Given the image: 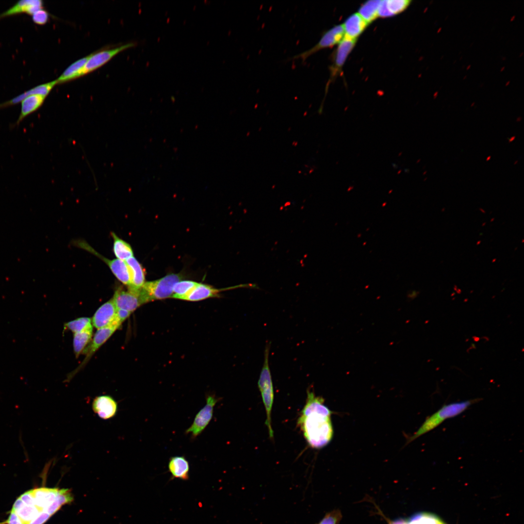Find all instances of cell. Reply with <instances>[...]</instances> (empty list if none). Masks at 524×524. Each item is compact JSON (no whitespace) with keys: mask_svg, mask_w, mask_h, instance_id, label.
Segmentation results:
<instances>
[{"mask_svg":"<svg viewBox=\"0 0 524 524\" xmlns=\"http://www.w3.org/2000/svg\"><path fill=\"white\" fill-rule=\"evenodd\" d=\"M75 245L78 247L83 249L95 255L103 261L109 267L116 278L124 285L129 286L131 283V277L129 269L126 262L115 259H108L95 250L88 243L84 241H77Z\"/></svg>","mask_w":524,"mask_h":524,"instance_id":"cell-8","label":"cell"},{"mask_svg":"<svg viewBox=\"0 0 524 524\" xmlns=\"http://www.w3.org/2000/svg\"><path fill=\"white\" fill-rule=\"evenodd\" d=\"M56 84H57V82L56 80H55L47 83L37 85L10 100L0 103V109L18 104L21 102L25 98L32 95L37 94L47 97Z\"/></svg>","mask_w":524,"mask_h":524,"instance_id":"cell-16","label":"cell"},{"mask_svg":"<svg viewBox=\"0 0 524 524\" xmlns=\"http://www.w3.org/2000/svg\"><path fill=\"white\" fill-rule=\"evenodd\" d=\"M220 400L213 394L206 396V403L196 413L193 422L186 430L185 434H190L191 438L195 439L204 430L212 420L214 408Z\"/></svg>","mask_w":524,"mask_h":524,"instance_id":"cell-5","label":"cell"},{"mask_svg":"<svg viewBox=\"0 0 524 524\" xmlns=\"http://www.w3.org/2000/svg\"><path fill=\"white\" fill-rule=\"evenodd\" d=\"M44 8L41 0H21L17 1L7 10L0 14V19L16 15L25 13L32 16L36 11Z\"/></svg>","mask_w":524,"mask_h":524,"instance_id":"cell-14","label":"cell"},{"mask_svg":"<svg viewBox=\"0 0 524 524\" xmlns=\"http://www.w3.org/2000/svg\"><path fill=\"white\" fill-rule=\"evenodd\" d=\"M270 343L268 342L264 350V360L261 372L258 385L261 393L263 403L266 413L265 424L268 428L269 435L273 439V430L271 425V411L274 401V390L272 377L269 365V355Z\"/></svg>","mask_w":524,"mask_h":524,"instance_id":"cell-3","label":"cell"},{"mask_svg":"<svg viewBox=\"0 0 524 524\" xmlns=\"http://www.w3.org/2000/svg\"><path fill=\"white\" fill-rule=\"evenodd\" d=\"M380 2L379 0H368L362 4L358 11V14L369 25L378 17V8Z\"/></svg>","mask_w":524,"mask_h":524,"instance_id":"cell-25","label":"cell"},{"mask_svg":"<svg viewBox=\"0 0 524 524\" xmlns=\"http://www.w3.org/2000/svg\"><path fill=\"white\" fill-rule=\"evenodd\" d=\"M90 54L81 58L71 64L57 79L58 84L66 82L82 76V70Z\"/></svg>","mask_w":524,"mask_h":524,"instance_id":"cell-23","label":"cell"},{"mask_svg":"<svg viewBox=\"0 0 524 524\" xmlns=\"http://www.w3.org/2000/svg\"><path fill=\"white\" fill-rule=\"evenodd\" d=\"M12 510L17 515L24 524H29L40 513L45 512L35 505L29 506L24 504L19 497L15 502Z\"/></svg>","mask_w":524,"mask_h":524,"instance_id":"cell-21","label":"cell"},{"mask_svg":"<svg viewBox=\"0 0 524 524\" xmlns=\"http://www.w3.org/2000/svg\"><path fill=\"white\" fill-rule=\"evenodd\" d=\"M181 278L180 274H171L156 280L145 282L140 289L144 304L172 297L174 286Z\"/></svg>","mask_w":524,"mask_h":524,"instance_id":"cell-4","label":"cell"},{"mask_svg":"<svg viewBox=\"0 0 524 524\" xmlns=\"http://www.w3.org/2000/svg\"><path fill=\"white\" fill-rule=\"evenodd\" d=\"M120 326L113 322L112 325L108 327L98 329L89 345L83 350L85 353V357L79 369L81 368L88 361L95 352L105 343L116 330L119 328Z\"/></svg>","mask_w":524,"mask_h":524,"instance_id":"cell-11","label":"cell"},{"mask_svg":"<svg viewBox=\"0 0 524 524\" xmlns=\"http://www.w3.org/2000/svg\"><path fill=\"white\" fill-rule=\"evenodd\" d=\"M51 516L46 512H42L38 514L34 519L31 521L29 524H43L46 522Z\"/></svg>","mask_w":524,"mask_h":524,"instance_id":"cell-33","label":"cell"},{"mask_svg":"<svg viewBox=\"0 0 524 524\" xmlns=\"http://www.w3.org/2000/svg\"><path fill=\"white\" fill-rule=\"evenodd\" d=\"M93 335V327L82 331L74 333L73 348L77 358L90 342Z\"/></svg>","mask_w":524,"mask_h":524,"instance_id":"cell-26","label":"cell"},{"mask_svg":"<svg viewBox=\"0 0 524 524\" xmlns=\"http://www.w3.org/2000/svg\"><path fill=\"white\" fill-rule=\"evenodd\" d=\"M408 523L409 524H444L438 518L427 513L416 515L411 518Z\"/></svg>","mask_w":524,"mask_h":524,"instance_id":"cell-29","label":"cell"},{"mask_svg":"<svg viewBox=\"0 0 524 524\" xmlns=\"http://www.w3.org/2000/svg\"><path fill=\"white\" fill-rule=\"evenodd\" d=\"M92 408L94 411L101 418L108 419L116 414L117 405L116 401L112 397L102 395L94 399Z\"/></svg>","mask_w":524,"mask_h":524,"instance_id":"cell-13","label":"cell"},{"mask_svg":"<svg viewBox=\"0 0 524 524\" xmlns=\"http://www.w3.org/2000/svg\"><path fill=\"white\" fill-rule=\"evenodd\" d=\"M331 414V411L324 404L323 398L316 396L308 389L306 402L297 424L311 447L321 448L332 439L333 429Z\"/></svg>","mask_w":524,"mask_h":524,"instance_id":"cell-1","label":"cell"},{"mask_svg":"<svg viewBox=\"0 0 524 524\" xmlns=\"http://www.w3.org/2000/svg\"><path fill=\"white\" fill-rule=\"evenodd\" d=\"M220 291L213 287L198 283L181 300L198 301L218 295Z\"/></svg>","mask_w":524,"mask_h":524,"instance_id":"cell-22","label":"cell"},{"mask_svg":"<svg viewBox=\"0 0 524 524\" xmlns=\"http://www.w3.org/2000/svg\"><path fill=\"white\" fill-rule=\"evenodd\" d=\"M198 283L188 280H180L177 282L173 287V294L172 297L181 299Z\"/></svg>","mask_w":524,"mask_h":524,"instance_id":"cell-27","label":"cell"},{"mask_svg":"<svg viewBox=\"0 0 524 524\" xmlns=\"http://www.w3.org/2000/svg\"><path fill=\"white\" fill-rule=\"evenodd\" d=\"M116 311L112 299H110L97 310L92 318V325L98 329L112 325L115 319Z\"/></svg>","mask_w":524,"mask_h":524,"instance_id":"cell-12","label":"cell"},{"mask_svg":"<svg viewBox=\"0 0 524 524\" xmlns=\"http://www.w3.org/2000/svg\"><path fill=\"white\" fill-rule=\"evenodd\" d=\"M411 2L409 0H380L378 17H387L397 15L405 10Z\"/></svg>","mask_w":524,"mask_h":524,"instance_id":"cell-19","label":"cell"},{"mask_svg":"<svg viewBox=\"0 0 524 524\" xmlns=\"http://www.w3.org/2000/svg\"><path fill=\"white\" fill-rule=\"evenodd\" d=\"M33 21L38 25H43L46 24L49 19V14L44 8L35 12L32 16Z\"/></svg>","mask_w":524,"mask_h":524,"instance_id":"cell-31","label":"cell"},{"mask_svg":"<svg viewBox=\"0 0 524 524\" xmlns=\"http://www.w3.org/2000/svg\"><path fill=\"white\" fill-rule=\"evenodd\" d=\"M343 25L344 37L352 40H357L368 24L358 13H356L348 16Z\"/></svg>","mask_w":524,"mask_h":524,"instance_id":"cell-15","label":"cell"},{"mask_svg":"<svg viewBox=\"0 0 524 524\" xmlns=\"http://www.w3.org/2000/svg\"><path fill=\"white\" fill-rule=\"evenodd\" d=\"M481 400V398H477L444 404L426 419L418 430L410 438V441L432 430L447 419L460 415L473 404Z\"/></svg>","mask_w":524,"mask_h":524,"instance_id":"cell-2","label":"cell"},{"mask_svg":"<svg viewBox=\"0 0 524 524\" xmlns=\"http://www.w3.org/2000/svg\"><path fill=\"white\" fill-rule=\"evenodd\" d=\"M341 519V512L336 509L326 514L317 524H339Z\"/></svg>","mask_w":524,"mask_h":524,"instance_id":"cell-30","label":"cell"},{"mask_svg":"<svg viewBox=\"0 0 524 524\" xmlns=\"http://www.w3.org/2000/svg\"><path fill=\"white\" fill-rule=\"evenodd\" d=\"M356 42L357 40H352L344 37L338 44L332 55V64L329 67L330 76L326 84V94L330 84L334 81L339 74H341L342 67L355 46Z\"/></svg>","mask_w":524,"mask_h":524,"instance_id":"cell-6","label":"cell"},{"mask_svg":"<svg viewBox=\"0 0 524 524\" xmlns=\"http://www.w3.org/2000/svg\"><path fill=\"white\" fill-rule=\"evenodd\" d=\"M19 497L25 505L29 506L35 505L32 490L24 492Z\"/></svg>","mask_w":524,"mask_h":524,"instance_id":"cell-32","label":"cell"},{"mask_svg":"<svg viewBox=\"0 0 524 524\" xmlns=\"http://www.w3.org/2000/svg\"><path fill=\"white\" fill-rule=\"evenodd\" d=\"M129 269L131 283L128 288L140 290L145 283V271L138 261L133 256L125 261Z\"/></svg>","mask_w":524,"mask_h":524,"instance_id":"cell-18","label":"cell"},{"mask_svg":"<svg viewBox=\"0 0 524 524\" xmlns=\"http://www.w3.org/2000/svg\"><path fill=\"white\" fill-rule=\"evenodd\" d=\"M7 524H24L17 515L11 510L7 520Z\"/></svg>","mask_w":524,"mask_h":524,"instance_id":"cell-35","label":"cell"},{"mask_svg":"<svg viewBox=\"0 0 524 524\" xmlns=\"http://www.w3.org/2000/svg\"><path fill=\"white\" fill-rule=\"evenodd\" d=\"M112 299L117 310H123L131 313L144 304L140 289L133 290L128 288L126 291L119 287L115 291Z\"/></svg>","mask_w":524,"mask_h":524,"instance_id":"cell-10","label":"cell"},{"mask_svg":"<svg viewBox=\"0 0 524 524\" xmlns=\"http://www.w3.org/2000/svg\"><path fill=\"white\" fill-rule=\"evenodd\" d=\"M46 98L37 94L25 98L21 102L20 113L14 125H18L25 117L37 110L43 104Z\"/></svg>","mask_w":524,"mask_h":524,"instance_id":"cell-20","label":"cell"},{"mask_svg":"<svg viewBox=\"0 0 524 524\" xmlns=\"http://www.w3.org/2000/svg\"><path fill=\"white\" fill-rule=\"evenodd\" d=\"M168 471L171 479H189L190 465L189 461L183 456H177L170 458L168 463Z\"/></svg>","mask_w":524,"mask_h":524,"instance_id":"cell-17","label":"cell"},{"mask_svg":"<svg viewBox=\"0 0 524 524\" xmlns=\"http://www.w3.org/2000/svg\"><path fill=\"white\" fill-rule=\"evenodd\" d=\"M65 326L73 333H76L90 328L93 327V325L89 318L81 317L68 322Z\"/></svg>","mask_w":524,"mask_h":524,"instance_id":"cell-28","label":"cell"},{"mask_svg":"<svg viewBox=\"0 0 524 524\" xmlns=\"http://www.w3.org/2000/svg\"><path fill=\"white\" fill-rule=\"evenodd\" d=\"M344 37V32L343 24L336 25L326 31L314 46L296 55L294 58L305 61L311 55L321 49L330 48L338 44Z\"/></svg>","mask_w":524,"mask_h":524,"instance_id":"cell-7","label":"cell"},{"mask_svg":"<svg viewBox=\"0 0 524 524\" xmlns=\"http://www.w3.org/2000/svg\"><path fill=\"white\" fill-rule=\"evenodd\" d=\"M391 524H408V522L407 521L400 519V520H398L397 521H395L394 522H392V523Z\"/></svg>","mask_w":524,"mask_h":524,"instance_id":"cell-36","label":"cell"},{"mask_svg":"<svg viewBox=\"0 0 524 524\" xmlns=\"http://www.w3.org/2000/svg\"><path fill=\"white\" fill-rule=\"evenodd\" d=\"M136 43L130 42L112 49L101 50L90 54L82 70L84 75L102 66L119 53L135 47Z\"/></svg>","mask_w":524,"mask_h":524,"instance_id":"cell-9","label":"cell"},{"mask_svg":"<svg viewBox=\"0 0 524 524\" xmlns=\"http://www.w3.org/2000/svg\"><path fill=\"white\" fill-rule=\"evenodd\" d=\"M131 313L127 311L123 310H117L116 317L118 321L122 324L126 319H127Z\"/></svg>","mask_w":524,"mask_h":524,"instance_id":"cell-34","label":"cell"},{"mask_svg":"<svg viewBox=\"0 0 524 524\" xmlns=\"http://www.w3.org/2000/svg\"><path fill=\"white\" fill-rule=\"evenodd\" d=\"M113 239V252L116 259L126 261L133 256V253L130 245L118 237L114 232H111Z\"/></svg>","mask_w":524,"mask_h":524,"instance_id":"cell-24","label":"cell"}]
</instances>
